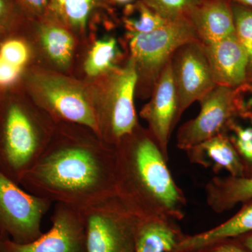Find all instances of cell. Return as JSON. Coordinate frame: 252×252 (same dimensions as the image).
I'll return each mask as SVG.
<instances>
[{
    "instance_id": "obj_16",
    "label": "cell",
    "mask_w": 252,
    "mask_h": 252,
    "mask_svg": "<svg viewBox=\"0 0 252 252\" xmlns=\"http://www.w3.org/2000/svg\"><path fill=\"white\" fill-rule=\"evenodd\" d=\"M252 231V204L234 217L212 229L180 239L173 252H197L211 248L225 239Z\"/></svg>"
},
{
    "instance_id": "obj_17",
    "label": "cell",
    "mask_w": 252,
    "mask_h": 252,
    "mask_svg": "<svg viewBox=\"0 0 252 252\" xmlns=\"http://www.w3.org/2000/svg\"><path fill=\"white\" fill-rule=\"evenodd\" d=\"M207 205L217 213L252 200V177H214L205 187Z\"/></svg>"
},
{
    "instance_id": "obj_14",
    "label": "cell",
    "mask_w": 252,
    "mask_h": 252,
    "mask_svg": "<svg viewBox=\"0 0 252 252\" xmlns=\"http://www.w3.org/2000/svg\"><path fill=\"white\" fill-rule=\"evenodd\" d=\"M204 45L235 34L231 0H202L189 18Z\"/></svg>"
},
{
    "instance_id": "obj_4",
    "label": "cell",
    "mask_w": 252,
    "mask_h": 252,
    "mask_svg": "<svg viewBox=\"0 0 252 252\" xmlns=\"http://www.w3.org/2000/svg\"><path fill=\"white\" fill-rule=\"evenodd\" d=\"M87 252H135L136 235L142 219L117 195L79 209Z\"/></svg>"
},
{
    "instance_id": "obj_20",
    "label": "cell",
    "mask_w": 252,
    "mask_h": 252,
    "mask_svg": "<svg viewBox=\"0 0 252 252\" xmlns=\"http://www.w3.org/2000/svg\"><path fill=\"white\" fill-rule=\"evenodd\" d=\"M124 22L128 33L138 34L155 31L168 21L154 12L143 1H140L126 6Z\"/></svg>"
},
{
    "instance_id": "obj_35",
    "label": "cell",
    "mask_w": 252,
    "mask_h": 252,
    "mask_svg": "<svg viewBox=\"0 0 252 252\" xmlns=\"http://www.w3.org/2000/svg\"><path fill=\"white\" fill-rule=\"evenodd\" d=\"M249 105L252 106V95L251 98L250 99V101H249Z\"/></svg>"
},
{
    "instance_id": "obj_34",
    "label": "cell",
    "mask_w": 252,
    "mask_h": 252,
    "mask_svg": "<svg viewBox=\"0 0 252 252\" xmlns=\"http://www.w3.org/2000/svg\"><path fill=\"white\" fill-rule=\"evenodd\" d=\"M114 1H117L118 3H120V4H127V3L130 2L132 0H114Z\"/></svg>"
},
{
    "instance_id": "obj_31",
    "label": "cell",
    "mask_w": 252,
    "mask_h": 252,
    "mask_svg": "<svg viewBox=\"0 0 252 252\" xmlns=\"http://www.w3.org/2000/svg\"><path fill=\"white\" fill-rule=\"evenodd\" d=\"M212 252H244L240 248L232 245H220L212 250Z\"/></svg>"
},
{
    "instance_id": "obj_2",
    "label": "cell",
    "mask_w": 252,
    "mask_h": 252,
    "mask_svg": "<svg viewBox=\"0 0 252 252\" xmlns=\"http://www.w3.org/2000/svg\"><path fill=\"white\" fill-rule=\"evenodd\" d=\"M117 195L142 220H180L187 200L148 129L136 127L115 145Z\"/></svg>"
},
{
    "instance_id": "obj_7",
    "label": "cell",
    "mask_w": 252,
    "mask_h": 252,
    "mask_svg": "<svg viewBox=\"0 0 252 252\" xmlns=\"http://www.w3.org/2000/svg\"><path fill=\"white\" fill-rule=\"evenodd\" d=\"M52 202L31 193L0 171V235L31 243L43 234L41 223Z\"/></svg>"
},
{
    "instance_id": "obj_5",
    "label": "cell",
    "mask_w": 252,
    "mask_h": 252,
    "mask_svg": "<svg viewBox=\"0 0 252 252\" xmlns=\"http://www.w3.org/2000/svg\"><path fill=\"white\" fill-rule=\"evenodd\" d=\"M127 37L130 61L137 72V81H144L148 94H152L162 69L176 50L189 41L199 40L189 19L168 21L149 32L128 33Z\"/></svg>"
},
{
    "instance_id": "obj_28",
    "label": "cell",
    "mask_w": 252,
    "mask_h": 252,
    "mask_svg": "<svg viewBox=\"0 0 252 252\" xmlns=\"http://www.w3.org/2000/svg\"><path fill=\"white\" fill-rule=\"evenodd\" d=\"M235 145L244 158L252 163V127H235Z\"/></svg>"
},
{
    "instance_id": "obj_30",
    "label": "cell",
    "mask_w": 252,
    "mask_h": 252,
    "mask_svg": "<svg viewBox=\"0 0 252 252\" xmlns=\"http://www.w3.org/2000/svg\"><path fill=\"white\" fill-rule=\"evenodd\" d=\"M65 1L66 0H49V9L61 19H63V10Z\"/></svg>"
},
{
    "instance_id": "obj_21",
    "label": "cell",
    "mask_w": 252,
    "mask_h": 252,
    "mask_svg": "<svg viewBox=\"0 0 252 252\" xmlns=\"http://www.w3.org/2000/svg\"><path fill=\"white\" fill-rule=\"evenodd\" d=\"M117 53V42L114 38L96 41L86 62V73L94 77L111 72L114 69V62Z\"/></svg>"
},
{
    "instance_id": "obj_15",
    "label": "cell",
    "mask_w": 252,
    "mask_h": 252,
    "mask_svg": "<svg viewBox=\"0 0 252 252\" xmlns=\"http://www.w3.org/2000/svg\"><path fill=\"white\" fill-rule=\"evenodd\" d=\"M193 163L215 172L225 170L233 177H243L244 167L238 152L223 133L219 134L187 151Z\"/></svg>"
},
{
    "instance_id": "obj_1",
    "label": "cell",
    "mask_w": 252,
    "mask_h": 252,
    "mask_svg": "<svg viewBox=\"0 0 252 252\" xmlns=\"http://www.w3.org/2000/svg\"><path fill=\"white\" fill-rule=\"evenodd\" d=\"M59 131L52 135L19 185L31 193L77 209L117 195L115 146L94 130Z\"/></svg>"
},
{
    "instance_id": "obj_25",
    "label": "cell",
    "mask_w": 252,
    "mask_h": 252,
    "mask_svg": "<svg viewBox=\"0 0 252 252\" xmlns=\"http://www.w3.org/2000/svg\"><path fill=\"white\" fill-rule=\"evenodd\" d=\"M96 0H66L63 21L77 29L85 28Z\"/></svg>"
},
{
    "instance_id": "obj_8",
    "label": "cell",
    "mask_w": 252,
    "mask_h": 252,
    "mask_svg": "<svg viewBox=\"0 0 252 252\" xmlns=\"http://www.w3.org/2000/svg\"><path fill=\"white\" fill-rule=\"evenodd\" d=\"M172 74L177 94L175 124L195 101L216 87L203 44L199 40L186 43L171 58Z\"/></svg>"
},
{
    "instance_id": "obj_11",
    "label": "cell",
    "mask_w": 252,
    "mask_h": 252,
    "mask_svg": "<svg viewBox=\"0 0 252 252\" xmlns=\"http://www.w3.org/2000/svg\"><path fill=\"white\" fill-rule=\"evenodd\" d=\"M177 105L170 59L154 86L150 101L140 112L141 117L148 124L149 132L167 160H169V141L176 126Z\"/></svg>"
},
{
    "instance_id": "obj_18",
    "label": "cell",
    "mask_w": 252,
    "mask_h": 252,
    "mask_svg": "<svg viewBox=\"0 0 252 252\" xmlns=\"http://www.w3.org/2000/svg\"><path fill=\"white\" fill-rule=\"evenodd\" d=\"M174 222L164 219L141 220L135 252H173L181 239Z\"/></svg>"
},
{
    "instance_id": "obj_19",
    "label": "cell",
    "mask_w": 252,
    "mask_h": 252,
    "mask_svg": "<svg viewBox=\"0 0 252 252\" xmlns=\"http://www.w3.org/2000/svg\"><path fill=\"white\" fill-rule=\"evenodd\" d=\"M41 41L51 60L60 66H67L72 59L74 40L66 30L46 25L41 31Z\"/></svg>"
},
{
    "instance_id": "obj_27",
    "label": "cell",
    "mask_w": 252,
    "mask_h": 252,
    "mask_svg": "<svg viewBox=\"0 0 252 252\" xmlns=\"http://www.w3.org/2000/svg\"><path fill=\"white\" fill-rule=\"evenodd\" d=\"M23 69L16 67L0 56V91L14 87L19 81Z\"/></svg>"
},
{
    "instance_id": "obj_24",
    "label": "cell",
    "mask_w": 252,
    "mask_h": 252,
    "mask_svg": "<svg viewBox=\"0 0 252 252\" xmlns=\"http://www.w3.org/2000/svg\"><path fill=\"white\" fill-rule=\"evenodd\" d=\"M24 12L17 0H0V42L14 36Z\"/></svg>"
},
{
    "instance_id": "obj_33",
    "label": "cell",
    "mask_w": 252,
    "mask_h": 252,
    "mask_svg": "<svg viewBox=\"0 0 252 252\" xmlns=\"http://www.w3.org/2000/svg\"><path fill=\"white\" fill-rule=\"evenodd\" d=\"M245 245L252 252V235L246 239Z\"/></svg>"
},
{
    "instance_id": "obj_22",
    "label": "cell",
    "mask_w": 252,
    "mask_h": 252,
    "mask_svg": "<svg viewBox=\"0 0 252 252\" xmlns=\"http://www.w3.org/2000/svg\"><path fill=\"white\" fill-rule=\"evenodd\" d=\"M235 34L248 61V79L252 77V9L231 1Z\"/></svg>"
},
{
    "instance_id": "obj_26",
    "label": "cell",
    "mask_w": 252,
    "mask_h": 252,
    "mask_svg": "<svg viewBox=\"0 0 252 252\" xmlns=\"http://www.w3.org/2000/svg\"><path fill=\"white\" fill-rule=\"evenodd\" d=\"M0 56L11 64L23 69L29 60V49L22 39L11 36L0 42Z\"/></svg>"
},
{
    "instance_id": "obj_13",
    "label": "cell",
    "mask_w": 252,
    "mask_h": 252,
    "mask_svg": "<svg viewBox=\"0 0 252 252\" xmlns=\"http://www.w3.org/2000/svg\"><path fill=\"white\" fill-rule=\"evenodd\" d=\"M204 48L217 86L235 89L246 82L248 57L235 33Z\"/></svg>"
},
{
    "instance_id": "obj_3",
    "label": "cell",
    "mask_w": 252,
    "mask_h": 252,
    "mask_svg": "<svg viewBox=\"0 0 252 252\" xmlns=\"http://www.w3.org/2000/svg\"><path fill=\"white\" fill-rule=\"evenodd\" d=\"M52 135L26 104L16 98L3 99L0 102V171L20 184Z\"/></svg>"
},
{
    "instance_id": "obj_29",
    "label": "cell",
    "mask_w": 252,
    "mask_h": 252,
    "mask_svg": "<svg viewBox=\"0 0 252 252\" xmlns=\"http://www.w3.org/2000/svg\"><path fill=\"white\" fill-rule=\"evenodd\" d=\"M23 11L33 15L42 14L49 8V0H17Z\"/></svg>"
},
{
    "instance_id": "obj_10",
    "label": "cell",
    "mask_w": 252,
    "mask_h": 252,
    "mask_svg": "<svg viewBox=\"0 0 252 252\" xmlns=\"http://www.w3.org/2000/svg\"><path fill=\"white\" fill-rule=\"evenodd\" d=\"M198 102V115L184 124L177 132V147L186 152L222 133L235 112V89L217 86Z\"/></svg>"
},
{
    "instance_id": "obj_6",
    "label": "cell",
    "mask_w": 252,
    "mask_h": 252,
    "mask_svg": "<svg viewBox=\"0 0 252 252\" xmlns=\"http://www.w3.org/2000/svg\"><path fill=\"white\" fill-rule=\"evenodd\" d=\"M137 83V72L130 61L122 69L114 68L102 103L94 110L98 136L111 145L115 146L138 126L134 104Z\"/></svg>"
},
{
    "instance_id": "obj_32",
    "label": "cell",
    "mask_w": 252,
    "mask_h": 252,
    "mask_svg": "<svg viewBox=\"0 0 252 252\" xmlns=\"http://www.w3.org/2000/svg\"><path fill=\"white\" fill-rule=\"evenodd\" d=\"M231 1L245 5V6H248V7L252 9V0H231Z\"/></svg>"
},
{
    "instance_id": "obj_9",
    "label": "cell",
    "mask_w": 252,
    "mask_h": 252,
    "mask_svg": "<svg viewBox=\"0 0 252 252\" xmlns=\"http://www.w3.org/2000/svg\"><path fill=\"white\" fill-rule=\"evenodd\" d=\"M51 228L31 243L19 244L0 235V252H87L80 210L56 203Z\"/></svg>"
},
{
    "instance_id": "obj_12",
    "label": "cell",
    "mask_w": 252,
    "mask_h": 252,
    "mask_svg": "<svg viewBox=\"0 0 252 252\" xmlns=\"http://www.w3.org/2000/svg\"><path fill=\"white\" fill-rule=\"evenodd\" d=\"M49 112L60 121L89 127L98 135L94 105L77 86L58 78H44L39 82Z\"/></svg>"
},
{
    "instance_id": "obj_23",
    "label": "cell",
    "mask_w": 252,
    "mask_h": 252,
    "mask_svg": "<svg viewBox=\"0 0 252 252\" xmlns=\"http://www.w3.org/2000/svg\"><path fill=\"white\" fill-rule=\"evenodd\" d=\"M154 12L167 21L189 19L202 0H142Z\"/></svg>"
}]
</instances>
